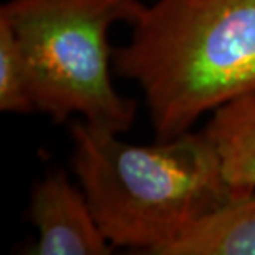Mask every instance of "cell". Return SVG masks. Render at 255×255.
Here are the masks:
<instances>
[{
    "mask_svg": "<svg viewBox=\"0 0 255 255\" xmlns=\"http://www.w3.org/2000/svg\"><path fill=\"white\" fill-rule=\"evenodd\" d=\"M71 167L113 247L159 255L186 229L232 199L204 131L136 146L88 121L71 125Z\"/></svg>",
    "mask_w": 255,
    "mask_h": 255,
    "instance_id": "cell-2",
    "label": "cell"
},
{
    "mask_svg": "<svg viewBox=\"0 0 255 255\" xmlns=\"http://www.w3.org/2000/svg\"><path fill=\"white\" fill-rule=\"evenodd\" d=\"M0 110L7 113H32L28 68L12 25L0 15Z\"/></svg>",
    "mask_w": 255,
    "mask_h": 255,
    "instance_id": "cell-7",
    "label": "cell"
},
{
    "mask_svg": "<svg viewBox=\"0 0 255 255\" xmlns=\"http://www.w3.org/2000/svg\"><path fill=\"white\" fill-rule=\"evenodd\" d=\"M113 70L139 85L156 139L255 90V0H154L113 48Z\"/></svg>",
    "mask_w": 255,
    "mask_h": 255,
    "instance_id": "cell-1",
    "label": "cell"
},
{
    "mask_svg": "<svg viewBox=\"0 0 255 255\" xmlns=\"http://www.w3.org/2000/svg\"><path fill=\"white\" fill-rule=\"evenodd\" d=\"M30 221L38 231L35 255H106L113 252L81 187L63 169L48 172L33 186Z\"/></svg>",
    "mask_w": 255,
    "mask_h": 255,
    "instance_id": "cell-4",
    "label": "cell"
},
{
    "mask_svg": "<svg viewBox=\"0 0 255 255\" xmlns=\"http://www.w3.org/2000/svg\"><path fill=\"white\" fill-rule=\"evenodd\" d=\"M204 132L227 184L239 196L255 192V90L214 110Z\"/></svg>",
    "mask_w": 255,
    "mask_h": 255,
    "instance_id": "cell-5",
    "label": "cell"
},
{
    "mask_svg": "<svg viewBox=\"0 0 255 255\" xmlns=\"http://www.w3.org/2000/svg\"><path fill=\"white\" fill-rule=\"evenodd\" d=\"M141 0H7L0 7L12 25L28 68L35 110L62 123L71 115L113 132H126L137 101L111 81V25L131 27Z\"/></svg>",
    "mask_w": 255,
    "mask_h": 255,
    "instance_id": "cell-3",
    "label": "cell"
},
{
    "mask_svg": "<svg viewBox=\"0 0 255 255\" xmlns=\"http://www.w3.org/2000/svg\"><path fill=\"white\" fill-rule=\"evenodd\" d=\"M159 255H255V192L202 216Z\"/></svg>",
    "mask_w": 255,
    "mask_h": 255,
    "instance_id": "cell-6",
    "label": "cell"
}]
</instances>
